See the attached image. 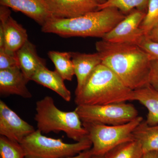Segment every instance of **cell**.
I'll return each instance as SVG.
<instances>
[{"label":"cell","instance_id":"obj_14","mask_svg":"<svg viewBox=\"0 0 158 158\" xmlns=\"http://www.w3.org/2000/svg\"><path fill=\"white\" fill-rule=\"evenodd\" d=\"M71 54L75 75L77 82L76 93L83 88L93 71L101 64L102 60L100 54L98 52L93 54L71 52Z\"/></svg>","mask_w":158,"mask_h":158},{"label":"cell","instance_id":"obj_23","mask_svg":"<svg viewBox=\"0 0 158 158\" xmlns=\"http://www.w3.org/2000/svg\"><path fill=\"white\" fill-rule=\"evenodd\" d=\"M158 23V0H150L146 15L140 27L146 35Z\"/></svg>","mask_w":158,"mask_h":158},{"label":"cell","instance_id":"obj_22","mask_svg":"<svg viewBox=\"0 0 158 158\" xmlns=\"http://www.w3.org/2000/svg\"><path fill=\"white\" fill-rule=\"evenodd\" d=\"M0 158H25V154L20 143L1 136Z\"/></svg>","mask_w":158,"mask_h":158},{"label":"cell","instance_id":"obj_25","mask_svg":"<svg viewBox=\"0 0 158 158\" xmlns=\"http://www.w3.org/2000/svg\"><path fill=\"white\" fill-rule=\"evenodd\" d=\"M137 44L148 54L151 60H158V43L153 42L144 36Z\"/></svg>","mask_w":158,"mask_h":158},{"label":"cell","instance_id":"obj_2","mask_svg":"<svg viewBox=\"0 0 158 158\" xmlns=\"http://www.w3.org/2000/svg\"><path fill=\"white\" fill-rule=\"evenodd\" d=\"M126 15L118 9L107 8L73 18H52L41 27L44 33L62 37H102Z\"/></svg>","mask_w":158,"mask_h":158},{"label":"cell","instance_id":"obj_9","mask_svg":"<svg viewBox=\"0 0 158 158\" xmlns=\"http://www.w3.org/2000/svg\"><path fill=\"white\" fill-rule=\"evenodd\" d=\"M34 127L22 119L3 101H0V135L20 143L34 132Z\"/></svg>","mask_w":158,"mask_h":158},{"label":"cell","instance_id":"obj_3","mask_svg":"<svg viewBox=\"0 0 158 158\" xmlns=\"http://www.w3.org/2000/svg\"><path fill=\"white\" fill-rule=\"evenodd\" d=\"M75 94L77 106L105 105L133 101V90L102 63L94 69L83 88Z\"/></svg>","mask_w":158,"mask_h":158},{"label":"cell","instance_id":"obj_10","mask_svg":"<svg viewBox=\"0 0 158 158\" xmlns=\"http://www.w3.org/2000/svg\"><path fill=\"white\" fill-rule=\"evenodd\" d=\"M52 18H73L98 10L99 0H45Z\"/></svg>","mask_w":158,"mask_h":158},{"label":"cell","instance_id":"obj_11","mask_svg":"<svg viewBox=\"0 0 158 158\" xmlns=\"http://www.w3.org/2000/svg\"><path fill=\"white\" fill-rule=\"evenodd\" d=\"M9 8L0 6V29L4 33V48L16 52L28 40V34L27 30L11 17Z\"/></svg>","mask_w":158,"mask_h":158},{"label":"cell","instance_id":"obj_4","mask_svg":"<svg viewBox=\"0 0 158 158\" xmlns=\"http://www.w3.org/2000/svg\"><path fill=\"white\" fill-rule=\"evenodd\" d=\"M36 112L34 120L37 130L42 134L62 131L76 142L88 138V131L75 110L65 112L59 110L52 97H44L36 102Z\"/></svg>","mask_w":158,"mask_h":158},{"label":"cell","instance_id":"obj_29","mask_svg":"<svg viewBox=\"0 0 158 158\" xmlns=\"http://www.w3.org/2000/svg\"><path fill=\"white\" fill-rule=\"evenodd\" d=\"M142 158H158V151L144 153Z\"/></svg>","mask_w":158,"mask_h":158},{"label":"cell","instance_id":"obj_17","mask_svg":"<svg viewBox=\"0 0 158 158\" xmlns=\"http://www.w3.org/2000/svg\"><path fill=\"white\" fill-rule=\"evenodd\" d=\"M133 101H137L147 108L145 120L150 126L158 125V91L149 85L133 90Z\"/></svg>","mask_w":158,"mask_h":158},{"label":"cell","instance_id":"obj_8","mask_svg":"<svg viewBox=\"0 0 158 158\" xmlns=\"http://www.w3.org/2000/svg\"><path fill=\"white\" fill-rule=\"evenodd\" d=\"M146 12L134 10L102 38L108 42L137 44L145 35L140 26Z\"/></svg>","mask_w":158,"mask_h":158},{"label":"cell","instance_id":"obj_5","mask_svg":"<svg viewBox=\"0 0 158 158\" xmlns=\"http://www.w3.org/2000/svg\"><path fill=\"white\" fill-rule=\"evenodd\" d=\"M27 158H62L77 155L90 149L92 143L89 138L74 143H65L60 139L43 135L37 130L20 143Z\"/></svg>","mask_w":158,"mask_h":158},{"label":"cell","instance_id":"obj_1","mask_svg":"<svg viewBox=\"0 0 158 158\" xmlns=\"http://www.w3.org/2000/svg\"><path fill=\"white\" fill-rule=\"evenodd\" d=\"M102 64L110 68L127 87L134 90L149 85L151 60L139 46L131 43L96 42Z\"/></svg>","mask_w":158,"mask_h":158},{"label":"cell","instance_id":"obj_15","mask_svg":"<svg viewBox=\"0 0 158 158\" xmlns=\"http://www.w3.org/2000/svg\"><path fill=\"white\" fill-rule=\"evenodd\" d=\"M31 81L52 90L65 101H70V90L65 86V80L56 70H49L46 65H43L37 69Z\"/></svg>","mask_w":158,"mask_h":158},{"label":"cell","instance_id":"obj_32","mask_svg":"<svg viewBox=\"0 0 158 158\" xmlns=\"http://www.w3.org/2000/svg\"></svg>","mask_w":158,"mask_h":158},{"label":"cell","instance_id":"obj_16","mask_svg":"<svg viewBox=\"0 0 158 158\" xmlns=\"http://www.w3.org/2000/svg\"><path fill=\"white\" fill-rule=\"evenodd\" d=\"M16 54L19 68L30 81L37 69L45 65V60L39 56L36 47L29 40Z\"/></svg>","mask_w":158,"mask_h":158},{"label":"cell","instance_id":"obj_18","mask_svg":"<svg viewBox=\"0 0 158 158\" xmlns=\"http://www.w3.org/2000/svg\"><path fill=\"white\" fill-rule=\"evenodd\" d=\"M133 135L141 144L144 153L158 151V125H149L143 120L134 130Z\"/></svg>","mask_w":158,"mask_h":158},{"label":"cell","instance_id":"obj_28","mask_svg":"<svg viewBox=\"0 0 158 158\" xmlns=\"http://www.w3.org/2000/svg\"><path fill=\"white\" fill-rule=\"evenodd\" d=\"M93 155L91 148L84 151L77 155L62 158H90Z\"/></svg>","mask_w":158,"mask_h":158},{"label":"cell","instance_id":"obj_24","mask_svg":"<svg viewBox=\"0 0 158 158\" xmlns=\"http://www.w3.org/2000/svg\"><path fill=\"white\" fill-rule=\"evenodd\" d=\"M19 67L16 52L0 48V70Z\"/></svg>","mask_w":158,"mask_h":158},{"label":"cell","instance_id":"obj_21","mask_svg":"<svg viewBox=\"0 0 158 158\" xmlns=\"http://www.w3.org/2000/svg\"><path fill=\"white\" fill-rule=\"evenodd\" d=\"M150 0H106L101 3L98 10L107 8L118 9L123 13L127 15L134 10L147 11Z\"/></svg>","mask_w":158,"mask_h":158},{"label":"cell","instance_id":"obj_27","mask_svg":"<svg viewBox=\"0 0 158 158\" xmlns=\"http://www.w3.org/2000/svg\"><path fill=\"white\" fill-rule=\"evenodd\" d=\"M145 36L153 42L158 43V23Z\"/></svg>","mask_w":158,"mask_h":158},{"label":"cell","instance_id":"obj_7","mask_svg":"<svg viewBox=\"0 0 158 158\" xmlns=\"http://www.w3.org/2000/svg\"><path fill=\"white\" fill-rule=\"evenodd\" d=\"M82 123L119 125L138 117V112L133 105L127 102L105 105H80L75 109Z\"/></svg>","mask_w":158,"mask_h":158},{"label":"cell","instance_id":"obj_19","mask_svg":"<svg viewBox=\"0 0 158 158\" xmlns=\"http://www.w3.org/2000/svg\"><path fill=\"white\" fill-rule=\"evenodd\" d=\"M48 55L55 65V70L64 80L71 81L75 75L71 52L51 51Z\"/></svg>","mask_w":158,"mask_h":158},{"label":"cell","instance_id":"obj_20","mask_svg":"<svg viewBox=\"0 0 158 158\" xmlns=\"http://www.w3.org/2000/svg\"><path fill=\"white\" fill-rule=\"evenodd\" d=\"M144 152L141 144L136 140L117 145L104 156V158H142Z\"/></svg>","mask_w":158,"mask_h":158},{"label":"cell","instance_id":"obj_26","mask_svg":"<svg viewBox=\"0 0 158 158\" xmlns=\"http://www.w3.org/2000/svg\"><path fill=\"white\" fill-rule=\"evenodd\" d=\"M148 82L151 86L158 91V60H151Z\"/></svg>","mask_w":158,"mask_h":158},{"label":"cell","instance_id":"obj_13","mask_svg":"<svg viewBox=\"0 0 158 158\" xmlns=\"http://www.w3.org/2000/svg\"><path fill=\"white\" fill-rule=\"evenodd\" d=\"M0 4L22 12L41 27L52 18L45 0H0Z\"/></svg>","mask_w":158,"mask_h":158},{"label":"cell","instance_id":"obj_30","mask_svg":"<svg viewBox=\"0 0 158 158\" xmlns=\"http://www.w3.org/2000/svg\"><path fill=\"white\" fill-rule=\"evenodd\" d=\"M90 158H104V156L92 155Z\"/></svg>","mask_w":158,"mask_h":158},{"label":"cell","instance_id":"obj_6","mask_svg":"<svg viewBox=\"0 0 158 158\" xmlns=\"http://www.w3.org/2000/svg\"><path fill=\"white\" fill-rule=\"evenodd\" d=\"M143 120L142 117L138 116L132 121L119 125L82 123L92 143L93 155L104 156L117 145L135 140L133 131Z\"/></svg>","mask_w":158,"mask_h":158},{"label":"cell","instance_id":"obj_12","mask_svg":"<svg viewBox=\"0 0 158 158\" xmlns=\"http://www.w3.org/2000/svg\"><path fill=\"white\" fill-rule=\"evenodd\" d=\"M29 81L19 67L0 70V93L31 98L32 94L27 86Z\"/></svg>","mask_w":158,"mask_h":158},{"label":"cell","instance_id":"obj_31","mask_svg":"<svg viewBox=\"0 0 158 158\" xmlns=\"http://www.w3.org/2000/svg\"><path fill=\"white\" fill-rule=\"evenodd\" d=\"M100 1L101 3H102L103 2H104L105 1H106V0H99Z\"/></svg>","mask_w":158,"mask_h":158}]
</instances>
